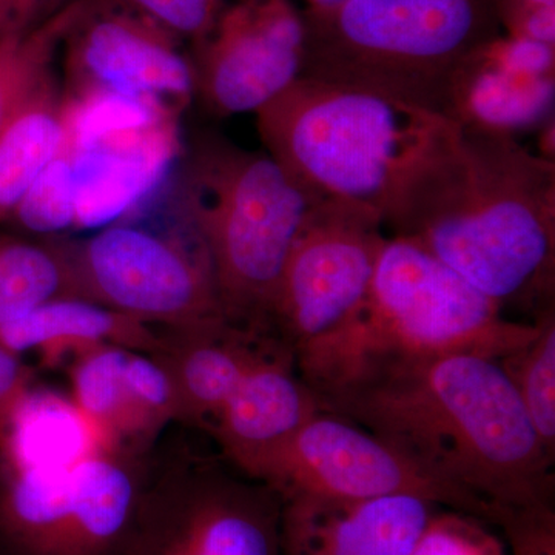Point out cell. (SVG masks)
I'll list each match as a JSON object with an SVG mask.
<instances>
[{
    "mask_svg": "<svg viewBox=\"0 0 555 555\" xmlns=\"http://www.w3.org/2000/svg\"><path fill=\"white\" fill-rule=\"evenodd\" d=\"M503 33L555 46V0H495Z\"/></svg>",
    "mask_w": 555,
    "mask_h": 555,
    "instance_id": "29",
    "label": "cell"
},
{
    "mask_svg": "<svg viewBox=\"0 0 555 555\" xmlns=\"http://www.w3.org/2000/svg\"><path fill=\"white\" fill-rule=\"evenodd\" d=\"M61 0H0V35L24 31L56 13Z\"/></svg>",
    "mask_w": 555,
    "mask_h": 555,
    "instance_id": "31",
    "label": "cell"
},
{
    "mask_svg": "<svg viewBox=\"0 0 555 555\" xmlns=\"http://www.w3.org/2000/svg\"><path fill=\"white\" fill-rule=\"evenodd\" d=\"M309 9H324V7L337 5V3L346 2V0H306Z\"/></svg>",
    "mask_w": 555,
    "mask_h": 555,
    "instance_id": "32",
    "label": "cell"
},
{
    "mask_svg": "<svg viewBox=\"0 0 555 555\" xmlns=\"http://www.w3.org/2000/svg\"><path fill=\"white\" fill-rule=\"evenodd\" d=\"M385 222L349 201L317 198L281 272L268 331L297 361L334 335L366 297Z\"/></svg>",
    "mask_w": 555,
    "mask_h": 555,
    "instance_id": "9",
    "label": "cell"
},
{
    "mask_svg": "<svg viewBox=\"0 0 555 555\" xmlns=\"http://www.w3.org/2000/svg\"><path fill=\"white\" fill-rule=\"evenodd\" d=\"M67 298L80 299L61 240L0 235V323Z\"/></svg>",
    "mask_w": 555,
    "mask_h": 555,
    "instance_id": "22",
    "label": "cell"
},
{
    "mask_svg": "<svg viewBox=\"0 0 555 555\" xmlns=\"http://www.w3.org/2000/svg\"><path fill=\"white\" fill-rule=\"evenodd\" d=\"M33 385V372L22 358L0 345V430Z\"/></svg>",
    "mask_w": 555,
    "mask_h": 555,
    "instance_id": "30",
    "label": "cell"
},
{
    "mask_svg": "<svg viewBox=\"0 0 555 555\" xmlns=\"http://www.w3.org/2000/svg\"><path fill=\"white\" fill-rule=\"evenodd\" d=\"M430 476L496 514L554 505L546 454L499 361L476 353L412 358L358 372L315 393Z\"/></svg>",
    "mask_w": 555,
    "mask_h": 555,
    "instance_id": "1",
    "label": "cell"
},
{
    "mask_svg": "<svg viewBox=\"0 0 555 555\" xmlns=\"http://www.w3.org/2000/svg\"><path fill=\"white\" fill-rule=\"evenodd\" d=\"M145 14L193 47L206 39L228 0H116Z\"/></svg>",
    "mask_w": 555,
    "mask_h": 555,
    "instance_id": "27",
    "label": "cell"
},
{
    "mask_svg": "<svg viewBox=\"0 0 555 555\" xmlns=\"http://www.w3.org/2000/svg\"><path fill=\"white\" fill-rule=\"evenodd\" d=\"M320 412L315 393L298 374L283 343L258 361L207 427L222 459L250 473L262 456Z\"/></svg>",
    "mask_w": 555,
    "mask_h": 555,
    "instance_id": "16",
    "label": "cell"
},
{
    "mask_svg": "<svg viewBox=\"0 0 555 555\" xmlns=\"http://www.w3.org/2000/svg\"><path fill=\"white\" fill-rule=\"evenodd\" d=\"M129 349L104 345L73 358L68 375L72 400L96 429L104 451L118 452L126 411V371Z\"/></svg>",
    "mask_w": 555,
    "mask_h": 555,
    "instance_id": "23",
    "label": "cell"
},
{
    "mask_svg": "<svg viewBox=\"0 0 555 555\" xmlns=\"http://www.w3.org/2000/svg\"><path fill=\"white\" fill-rule=\"evenodd\" d=\"M179 42L139 11L116 0H93L62 46L76 91L184 105L196 93L195 67Z\"/></svg>",
    "mask_w": 555,
    "mask_h": 555,
    "instance_id": "13",
    "label": "cell"
},
{
    "mask_svg": "<svg viewBox=\"0 0 555 555\" xmlns=\"http://www.w3.org/2000/svg\"><path fill=\"white\" fill-rule=\"evenodd\" d=\"M72 170L60 158L43 171L13 217L22 228L36 233H53L75 222L78 210L73 196Z\"/></svg>",
    "mask_w": 555,
    "mask_h": 555,
    "instance_id": "25",
    "label": "cell"
},
{
    "mask_svg": "<svg viewBox=\"0 0 555 555\" xmlns=\"http://www.w3.org/2000/svg\"><path fill=\"white\" fill-rule=\"evenodd\" d=\"M513 555H555L554 505L505 507L495 517Z\"/></svg>",
    "mask_w": 555,
    "mask_h": 555,
    "instance_id": "28",
    "label": "cell"
},
{
    "mask_svg": "<svg viewBox=\"0 0 555 555\" xmlns=\"http://www.w3.org/2000/svg\"><path fill=\"white\" fill-rule=\"evenodd\" d=\"M0 345L14 356L39 353L46 366L56 367L67 358L104 345L155 356L160 331L86 299L67 298L0 323Z\"/></svg>",
    "mask_w": 555,
    "mask_h": 555,
    "instance_id": "18",
    "label": "cell"
},
{
    "mask_svg": "<svg viewBox=\"0 0 555 555\" xmlns=\"http://www.w3.org/2000/svg\"><path fill=\"white\" fill-rule=\"evenodd\" d=\"M535 337L499 361L540 443L555 462V310L537 315Z\"/></svg>",
    "mask_w": 555,
    "mask_h": 555,
    "instance_id": "24",
    "label": "cell"
},
{
    "mask_svg": "<svg viewBox=\"0 0 555 555\" xmlns=\"http://www.w3.org/2000/svg\"><path fill=\"white\" fill-rule=\"evenodd\" d=\"M142 489L141 463L115 452L65 470L0 463V554L122 555Z\"/></svg>",
    "mask_w": 555,
    "mask_h": 555,
    "instance_id": "7",
    "label": "cell"
},
{
    "mask_svg": "<svg viewBox=\"0 0 555 555\" xmlns=\"http://www.w3.org/2000/svg\"><path fill=\"white\" fill-rule=\"evenodd\" d=\"M247 477L269 486L281 502L297 496L357 500L414 495L437 506L494 521V513L427 474L374 434L318 412L297 433L262 456Z\"/></svg>",
    "mask_w": 555,
    "mask_h": 555,
    "instance_id": "11",
    "label": "cell"
},
{
    "mask_svg": "<svg viewBox=\"0 0 555 555\" xmlns=\"http://www.w3.org/2000/svg\"><path fill=\"white\" fill-rule=\"evenodd\" d=\"M555 46L503 33L462 65L452 82L449 119L516 138L554 119Z\"/></svg>",
    "mask_w": 555,
    "mask_h": 555,
    "instance_id": "14",
    "label": "cell"
},
{
    "mask_svg": "<svg viewBox=\"0 0 555 555\" xmlns=\"http://www.w3.org/2000/svg\"><path fill=\"white\" fill-rule=\"evenodd\" d=\"M537 331V321L509 320L499 302L414 241L390 235L366 297L334 335L297 361V371L318 393L392 361L448 353L500 361Z\"/></svg>",
    "mask_w": 555,
    "mask_h": 555,
    "instance_id": "4",
    "label": "cell"
},
{
    "mask_svg": "<svg viewBox=\"0 0 555 555\" xmlns=\"http://www.w3.org/2000/svg\"><path fill=\"white\" fill-rule=\"evenodd\" d=\"M255 115L264 152L310 195L360 204L383 222L409 181L459 131L437 113L309 78Z\"/></svg>",
    "mask_w": 555,
    "mask_h": 555,
    "instance_id": "3",
    "label": "cell"
},
{
    "mask_svg": "<svg viewBox=\"0 0 555 555\" xmlns=\"http://www.w3.org/2000/svg\"><path fill=\"white\" fill-rule=\"evenodd\" d=\"M104 451L72 397L33 385L0 430V463L33 470L69 469Z\"/></svg>",
    "mask_w": 555,
    "mask_h": 555,
    "instance_id": "19",
    "label": "cell"
},
{
    "mask_svg": "<svg viewBox=\"0 0 555 555\" xmlns=\"http://www.w3.org/2000/svg\"><path fill=\"white\" fill-rule=\"evenodd\" d=\"M192 61L214 115L257 113L301 78V11L292 0H228Z\"/></svg>",
    "mask_w": 555,
    "mask_h": 555,
    "instance_id": "12",
    "label": "cell"
},
{
    "mask_svg": "<svg viewBox=\"0 0 555 555\" xmlns=\"http://www.w3.org/2000/svg\"><path fill=\"white\" fill-rule=\"evenodd\" d=\"M440 507L414 495L283 500V555H411Z\"/></svg>",
    "mask_w": 555,
    "mask_h": 555,
    "instance_id": "15",
    "label": "cell"
},
{
    "mask_svg": "<svg viewBox=\"0 0 555 555\" xmlns=\"http://www.w3.org/2000/svg\"><path fill=\"white\" fill-rule=\"evenodd\" d=\"M272 335L229 321L181 331H160L155 357L169 371L181 422L207 430L250 369L278 345Z\"/></svg>",
    "mask_w": 555,
    "mask_h": 555,
    "instance_id": "17",
    "label": "cell"
},
{
    "mask_svg": "<svg viewBox=\"0 0 555 555\" xmlns=\"http://www.w3.org/2000/svg\"><path fill=\"white\" fill-rule=\"evenodd\" d=\"M122 555H283L280 496L225 460L182 452L147 470Z\"/></svg>",
    "mask_w": 555,
    "mask_h": 555,
    "instance_id": "8",
    "label": "cell"
},
{
    "mask_svg": "<svg viewBox=\"0 0 555 555\" xmlns=\"http://www.w3.org/2000/svg\"><path fill=\"white\" fill-rule=\"evenodd\" d=\"M301 14V78L372 91L448 119L456 73L503 35L495 0H346Z\"/></svg>",
    "mask_w": 555,
    "mask_h": 555,
    "instance_id": "5",
    "label": "cell"
},
{
    "mask_svg": "<svg viewBox=\"0 0 555 555\" xmlns=\"http://www.w3.org/2000/svg\"><path fill=\"white\" fill-rule=\"evenodd\" d=\"M72 102L47 80L0 133V222L13 217L68 141Z\"/></svg>",
    "mask_w": 555,
    "mask_h": 555,
    "instance_id": "20",
    "label": "cell"
},
{
    "mask_svg": "<svg viewBox=\"0 0 555 555\" xmlns=\"http://www.w3.org/2000/svg\"><path fill=\"white\" fill-rule=\"evenodd\" d=\"M411 555H505V547L481 518L440 507Z\"/></svg>",
    "mask_w": 555,
    "mask_h": 555,
    "instance_id": "26",
    "label": "cell"
},
{
    "mask_svg": "<svg viewBox=\"0 0 555 555\" xmlns=\"http://www.w3.org/2000/svg\"><path fill=\"white\" fill-rule=\"evenodd\" d=\"M91 3L93 0H73L28 30L0 35V133L53 78L57 50Z\"/></svg>",
    "mask_w": 555,
    "mask_h": 555,
    "instance_id": "21",
    "label": "cell"
},
{
    "mask_svg": "<svg viewBox=\"0 0 555 555\" xmlns=\"http://www.w3.org/2000/svg\"><path fill=\"white\" fill-rule=\"evenodd\" d=\"M61 244L80 299L159 331L228 321L199 241L192 247L164 233L118 224Z\"/></svg>",
    "mask_w": 555,
    "mask_h": 555,
    "instance_id": "10",
    "label": "cell"
},
{
    "mask_svg": "<svg viewBox=\"0 0 555 555\" xmlns=\"http://www.w3.org/2000/svg\"><path fill=\"white\" fill-rule=\"evenodd\" d=\"M0 555H2V554H0Z\"/></svg>",
    "mask_w": 555,
    "mask_h": 555,
    "instance_id": "33",
    "label": "cell"
},
{
    "mask_svg": "<svg viewBox=\"0 0 555 555\" xmlns=\"http://www.w3.org/2000/svg\"><path fill=\"white\" fill-rule=\"evenodd\" d=\"M315 199L268 152L225 139L196 149L185 173L184 208L230 324L269 334L278 281Z\"/></svg>",
    "mask_w": 555,
    "mask_h": 555,
    "instance_id": "6",
    "label": "cell"
},
{
    "mask_svg": "<svg viewBox=\"0 0 555 555\" xmlns=\"http://www.w3.org/2000/svg\"><path fill=\"white\" fill-rule=\"evenodd\" d=\"M500 306L554 308L555 160L509 134L460 127L385 221Z\"/></svg>",
    "mask_w": 555,
    "mask_h": 555,
    "instance_id": "2",
    "label": "cell"
}]
</instances>
